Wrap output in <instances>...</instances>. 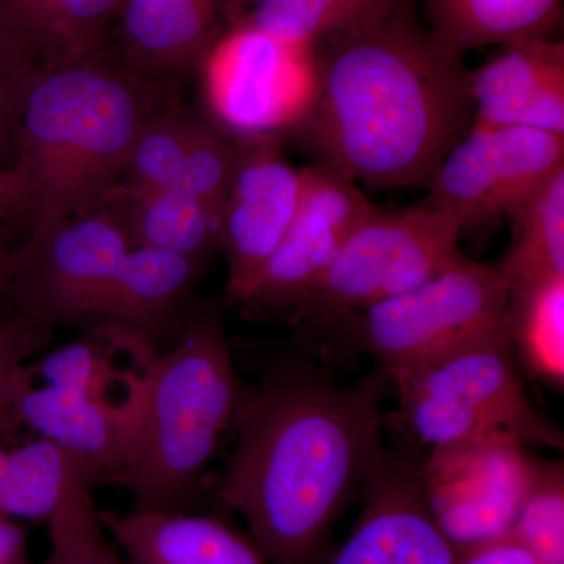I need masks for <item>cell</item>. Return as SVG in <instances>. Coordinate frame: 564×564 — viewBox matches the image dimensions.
Here are the masks:
<instances>
[{"label": "cell", "mask_w": 564, "mask_h": 564, "mask_svg": "<svg viewBox=\"0 0 564 564\" xmlns=\"http://www.w3.org/2000/svg\"><path fill=\"white\" fill-rule=\"evenodd\" d=\"M215 497L242 514L269 564H318L329 532L384 454L380 369L339 386L306 350L256 361Z\"/></svg>", "instance_id": "obj_1"}, {"label": "cell", "mask_w": 564, "mask_h": 564, "mask_svg": "<svg viewBox=\"0 0 564 564\" xmlns=\"http://www.w3.org/2000/svg\"><path fill=\"white\" fill-rule=\"evenodd\" d=\"M314 91L291 129L321 165L375 188L429 187L474 122L469 73L391 0L318 43Z\"/></svg>", "instance_id": "obj_2"}, {"label": "cell", "mask_w": 564, "mask_h": 564, "mask_svg": "<svg viewBox=\"0 0 564 564\" xmlns=\"http://www.w3.org/2000/svg\"><path fill=\"white\" fill-rule=\"evenodd\" d=\"M169 90L102 54L41 70L25 101L13 165L25 232L106 209L137 139L172 109Z\"/></svg>", "instance_id": "obj_3"}, {"label": "cell", "mask_w": 564, "mask_h": 564, "mask_svg": "<svg viewBox=\"0 0 564 564\" xmlns=\"http://www.w3.org/2000/svg\"><path fill=\"white\" fill-rule=\"evenodd\" d=\"M243 391L220 306L193 302L180 337L144 364L131 458L115 481L133 511L192 510Z\"/></svg>", "instance_id": "obj_4"}, {"label": "cell", "mask_w": 564, "mask_h": 564, "mask_svg": "<svg viewBox=\"0 0 564 564\" xmlns=\"http://www.w3.org/2000/svg\"><path fill=\"white\" fill-rule=\"evenodd\" d=\"M400 417L430 451L505 436L525 447L563 448L562 430L527 397L508 332L389 375Z\"/></svg>", "instance_id": "obj_5"}, {"label": "cell", "mask_w": 564, "mask_h": 564, "mask_svg": "<svg viewBox=\"0 0 564 564\" xmlns=\"http://www.w3.org/2000/svg\"><path fill=\"white\" fill-rule=\"evenodd\" d=\"M510 289L494 267L464 259L391 300L333 325L389 377L508 332Z\"/></svg>", "instance_id": "obj_6"}, {"label": "cell", "mask_w": 564, "mask_h": 564, "mask_svg": "<svg viewBox=\"0 0 564 564\" xmlns=\"http://www.w3.org/2000/svg\"><path fill=\"white\" fill-rule=\"evenodd\" d=\"M463 228L454 218L421 206L375 209L347 237L321 281L288 322L332 328L347 315L417 288L464 261Z\"/></svg>", "instance_id": "obj_7"}, {"label": "cell", "mask_w": 564, "mask_h": 564, "mask_svg": "<svg viewBox=\"0 0 564 564\" xmlns=\"http://www.w3.org/2000/svg\"><path fill=\"white\" fill-rule=\"evenodd\" d=\"M131 248L109 209L28 232L10 251L11 313L51 334L82 325L106 328Z\"/></svg>", "instance_id": "obj_8"}, {"label": "cell", "mask_w": 564, "mask_h": 564, "mask_svg": "<svg viewBox=\"0 0 564 564\" xmlns=\"http://www.w3.org/2000/svg\"><path fill=\"white\" fill-rule=\"evenodd\" d=\"M47 381L20 402V423L87 464L99 484H111L131 458L141 404H115L104 393V361L91 343L65 345L36 362Z\"/></svg>", "instance_id": "obj_9"}, {"label": "cell", "mask_w": 564, "mask_h": 564, "mask_svg": "<svg viewBox=\"0 0 564 564\" xmlns=\"http://www.w3.org/2000/svg\"><path fill=\"white\" fill-rule=\"evenodd\" d=\"M562 166L564 135L474 121L441 162L422 206L466 231L511 217Z\"/></svg>", "instance_id": "obj_10"}, {"label": "cell", "mask_w": 564, "mask_h": 564, "mask_svg": "<svg viewBox=\"0 0 564 564\" xmlns=\"http://www.w3.org/2000/svg\"><path fill=\"white\" fill-rule=\"evenodd\" d=\"M536 456L505 436L432 448L422 485L434 521L459 554L508 536L532 486Z\"/></svg>", "instance_id": "obj_11"}, {"label": "cell", "mask_w": 564, "mask_h": 564, "mask_svg": "<svg viewBox=\"0 0 564 564\" xmlns=\"http://www.w3.org/2000/svg\"><path fill=\"white\" fill-rule=\"evenodd\" d=\"M377 209L356 182L328 166L307 169V184L284 239L231 300L252 318H285L321 281L352 229Z\"/></svg>", "instance_id": "obj_12"}, {"label": "cell", "mask_w": 564, "mask_h": 564, "mask_svg": "<svg viewBox=\"0 0 564 564\" xmlns=\"http://www.w3.org/2000/svg\"><path fill=\"white\" fill-rule=\"evenodd\" d=\"M311 47L291 46L250 25H236L212 52L207 85L212 106L229 128L251 135L302 118L313 98Z\"/></svg>", "instance_id": "obj_13"}, {"label": "cell", "mask_w": 564, "mask_h": 564, "mask_svg": "<svg viewBox=\"0 0 564 564\" xmlns=\"http://www.w3.org/2000/svg\"><path fill=\"white\" fill-rule=\"evenodd\" d=\"M307 169H295L267 137L239 140L221 207L220 252L232 300L272 258L303 202Z\"/></svg>", "instance_id": "obj_14"}, {"label": "cell", "mask_w": 564, "mask_h": 564, "mask_svg": "<svg viewBox=\"0 0 564 564\" xmlns=\"http://www.w3.org/2000/svg\"><path fill=\"white\" fill-rule=\"evenodd\" d=\"M415 452H384L362 485L350 536L326 564H456L459 552L434 521Z\"/></svg>", "instance_id": "obj_15"}, {"label": "cell", "mask_w": 564, "mask_h": 564, "mask_svg": "<svg viewBox=\"0 0 564 564\" xmlns=\"http://www.w3.org/2000/svg\"><path fill=\"white\" fill-rule=\"evenodd\" d=\"M500 47L469 73L474 121L564 135V44L525 39Z\"/></svg>", "instance_id": "obj_16"}, {"label": "cell", "mask_w": 564, "mask_h": 564, "mask_svg": "<svg viewBox=\"0 0 564 564\" xmlns=\"http://www.w3.org/2000/svg\"><path fill=\"white\" fill-rule=\"evenodd\" d=\"M129 564H269L250 534L191 511H99Z\"/></svg>", "instance_id": "obj_17"}, {"label": "cell", "mask_w": 564, "mask_h": 564, "mask_svg": "<svg viewBox=\"0 0 564 564\" xmlns=\"http://www.w3.org/2000/svg\"><path fill=\"white\" fill-rule=\"evenodd\" d=\"M220 0H124L121 63L150 84L172 87L202 55Z\"/></svg>", "instance_id": "obj_18"}, {"label": "cell", "mask_w": 564, "mask_h": 564, "mask_svg": "<svg viewBox=\"0 0 564 564\" xmlns=\"http://www.w3.org/2000/svg\"><path fill=\"white\" fill-rule=\"evenodd\" d=\"M124 0H0V14L41 70L102 54Z\"/></svg>", "instance_id": "obj_19"}, {"label": "cell", "mask_w": 564, "mask_h": 564, "mask_svg": "<svg viewBox=\"0 0 564 564\" xmlns=\"http://www.w3.org/2000/svg\"><path fill=\"white\" fill-rule=\"evenodd\" d=\"M106 209L132 248L170 251L204 265L220 252L221 212L184 193H117Z\"/></svg>", "instance_id": "obj_20"}, {"label": "cell", "mask_w": 564, "mask_h": 564, "mask_svg": "<svg viewBox=\"0 0 564 564\" xmlns=\"http://www.w3.org/2000/svg\"><path fill=\"white\" fill-rule=\"evenodd\" d=\"M430 35L456 57L478 47L549 39L562 0H423Z\"/></svg>", "instance_id": "obj_21"}, {"label": "cell", "mask_w": 564, "mask_h": 564, "mask_svg": "<svg viewBox=\"0 0 564 564\" xmlns=\"http://www.w3.org/2000/svg\"><path fill=\"white\" fill-rule=\"evenodd\" d=\"M510 218L513 240L494 267L508 289L564 276V166Z\"/></svg>", "instance_id": "obj_22"}, {"label": "cell", "mask_w": 564, "mask_h": 564, "mask_svg": "<svg viewBox=\"0 0 564 564\" xmlns=\"http://www.w3.org/2000/svg\"><path fill=\"white\" fill-rule=\"evenodd\" d=\"M508 336L530 375L564 383V276L510 289Z\"/></svg>", "instance_id": "obj_23"}, {"label": "cell", "mask_w": 564, "mask_h": 564, "mask_svg": "<svg viewBox=\"0 0 564 564\" xmlns=\"http://www.w3.org/2000/svg\"><path fill=\"white\" fill-rule=\"evenodd\" d=\"M206 128L202 118L174 107L155 117L133 144L115 195L170 191Z\"/></svg>", "instance_id": "obj_24"}, {"label": "cell", "mask_w": 564, "mask_h": 564, "mask_svg": "<svg viewBox=\"0 0 564 564\" xmlns=\"http://www.w3.org/2000/svg\"><path fill=\"white\" fill-rule=\"evenodd\" d=\"M388 2L391 0H263L237 25H250L291 46L313 47Z\"/></svg>", "instance_id": "obj_25"}, {"label": "cell", "mask_w": 564, "mask_h": 564, "mask_svg": "<svg viewBox=\"0 0 564 564\" xmlns=\"http://www.w3.org/2000/svg\"><path fill=\"white\" fill-rule=\"evenodd\" d=\"M93 492L74 489L51 516L50 552L43 564H129L104 529Z\"/></svg>", "instance_id": "obj_26"}, {"label": "cell", "mask_w": 564, "mask_h": 564, "mask_svg": "<svg viewBox=\"0 0 564 564\" xmlns=\"http://www.w3.org/2000/svg\"><path fill=\"white\" fill-rule=\"evenodd\" d=\"M540 564H564V474L562 463L536 458L530 491L511 530Z\"/></svg>", "instance_id": "obj_27"}, {"label": "cell", "mask_w": 564, "mask_h": 564, "mask_svg": "<svg viewBox=\"0 0 564 564\" xmlns=\"http://www.w3.org/2000/svg\"><path fill=\"white\" fill-rule=\"evenodd\" d=\"M52 334L13 313H0V434L21 425L22 395L36 380V352L51 343Z\"/></svg>", "instance_id": "obj_28"}, {"label": "cell", "mask_w": 564, "mask_h": 564, "mask_svg": "<svg viewBox=\"0 0 564 564\" xmlns=\"http://www.w3.org/2000/svg\"><path fill=\"white\" fill-rule=\"evenodd\" d=\"M40 70L0 14V169L13 170L25 101Z\"/></svg>", "instance_id": "obj_29"}, {"label": "cell", "mask_w": 564, "mask_h": 564, "mask_svg": "<svg viewBox=\"0 0 564 564\" xmlns=\"http://www.w3.org/2000/svg\"><path fill=\"white\" fill-rule=\"evenodd\" d=\"M456 564H540L516 538H500L459 554Z\"/></svg>", "instance_id": "obj_30"}, {"label": "cell", "mask_w": 564, "mask_h": 564, "mask_svg": "<svg viewBox=\"0 0 564 564\" xmlns=\"http://www.w3.org/2000/svg\"><path fill=\"white\" fill-rule=\"evenodd\" d=\"M24 210V195L18 174L13 170L0 169V220L20 223Z\"/></svg>", "instance_id": "obj_31"}, {"label": "cell", "mask_w": 564, "mask_h": 564, "mask_svg": "<svg viewBox=\"0 0 564 564\" xmlns=\"http://www.w3.org/2000/svg\"><path fill=\"white\" fill-rule=\"evenodd\" d=\"M0 564H31L24 532L13 519L0 516Z\"/></svg>", "instance_id": "obj_32"}, {"label": "cell", "mask_w": 564, "mask_h": 564, "mask_svg": "<svg viewBox=\"0 0 564 564\" xmlns=\"http://www.w3.org/2000/svg\"><path fill=\"white\" fill-rule=\"evenodd\" d=\"M262 2L263 0H225L223 10H225L226 17L232 21V24L237 25L240 21H243L256 7L261 6Z\"/></svg>", "instance_id": "obj_33"}, {"label": "cell", "mask_w": 564, "mask_h": 564, "mask_svg": "<svg viewBox=\"0 0 564 564\" xmlns=\"http://www.w3.org/2000/svg\"><path fill=\"white\" fill-rule=\"evenodd\" d=\"M7 459H9V448L0 445V494H2L3 480H6Z\"/></svg>", "instance_id": "obj_34"}]
</instances>
